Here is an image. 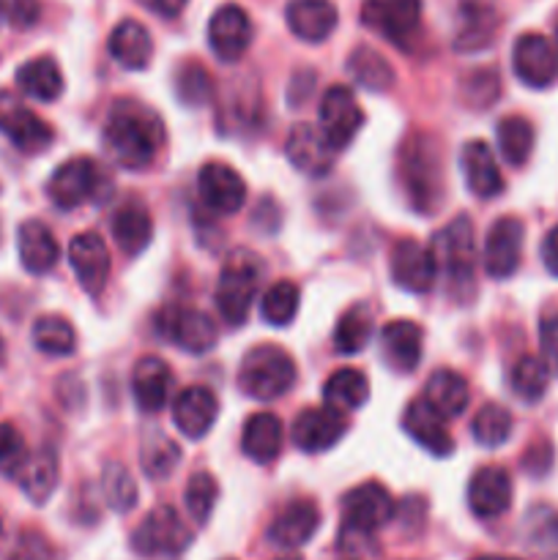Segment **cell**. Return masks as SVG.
<instances>
[{
    "mask_svg": "<svg viewBox=\"0 0 558 560\" xmlns=\"http://www.w3.org/2000/svg\"><path fill=\"white\" fill-rule=\"evenodd\" d=\"M512 413H509L503 405L487 402L481 405L479 413L474 416V424H470V432H474V441L485 448H498L509 441L512 435Z\"/></svg>",
    "mask_w": 558,
    "mask_h": 560,
    "instance_id": "obj_43",
    "label": "cell"
},
{
    "mask_svg": "<svg viewBox=\"0 0 558 560\" xmlns=\"http://www.w3.org/2000/svg\"><path fill=\"white\" fill-rule=\"evenodd\" d=\"M0 135L22 153H42L55 142L53 126L9 91H0Z\"/></svg>",
    "mask_w": 558,
    "mask_h": 560,
    "instance_id": "obj_9",
    "label": "cell"
},
{
    "mask_svg": "<svg viewBox=\"0 0 558 560\" xmlns=\"http://www.w3.org/2000/svg\"><path fill=\"white\" fill-rule=\"evenodd\" d=\"M348 71L364 91L383 93L394 85L392 63L372 47H356L348 58Z\"/></svg>",
    "mask_w": 558,
    "mask_h": 560,
    "instance_id": "obj_39",
    "label": "cell"
},
{
    "mask_svg": "<svg viewBox=\"0 0 558 560\" xmlns=\"http://www.w3.org/2000/svg\"><path fill=\"white\" fill-rule=\"evenodd\" d=\"M217 498H219V485L211 474H206V470H197V474L186 481L184 501H186V509H189L191 520H195L197 525L208 523L213 506H217Z\"/></svg>",
    "mask_w": 558,
    "mask_h": 560,
    "instance_id": "obj_48",
    "label": "cell"
},
{
    "mask_svg": "<svg viewBox=\"0 0 558 560\" xmlns=\"http://www.w3.org/2000/svg\"><path fill=\"white\" fill-rule=\"evenodd\" d=\"M323 397H326L328 408L337 410H356L370 399V383L353 366H342V370L332 372L323 386Z\"/></svg>",
    "mask_w": 558,
    "mask_h": 560,
    "instance_id": "obj_38",
    "label": "cell"
},
{
    "mask_svg": "<svg viewBox=\"0 0 558 560\" xmlns=\"http://www.w3.org/2000/svg\"><path fill=\"white\" fill-rule=\"evenodd\" d=\"M403 430L419 443L425 452L435 457H449L454 452V441L446 430V419L427 402L425 397L414 399L403 413Z\"/></svg>",
    "mask_w": 558,
    "mask_h": 560,
    "instance_id": "obj_21",
    "label": "cell"
},
{
    "mask_svg": "<svg viewBox=\"0 0 558 560\" xmlns=\"http://www.w3.org/2000/svg\"><path fill=\"white\" fill-rule=\"evenodd\" d=\"M33 345L47 355H71L77 334L71 323L60 315H44L33 323Z\"/></svg>",
    "mask_w": 558,
    "mask_h": 560,
    "instance_id": "obj_44",
    "label": "cell"
},
{
    "mask_svg": "<svg viewBox=\"0 0 558 560\" xmlns=\"http://www.w3.org/2000/svg\"><path fill=\"white\" fill-rule=\"evenodd\" d=\"M421 345H425V334H421L419 323L392 320L383 326L381 350L392 370L414 372L421 361Z\"/></svg>",
    "mask_w": 558,
    "mask_h": 560,
    "instance_id": "obj_29",
    "label": "cell"
},
{
    "mask_svg": "<svg viewBox=\"0 0 558 560\" xmlns=\"http://www.w3.org/2000/svg\"><path fill=\"white\" fill-rule=\"evenodd\" d=\"M60 479V465H58V454H55L53 446H42L27 465L22 468L20 474V487L27 498H31L36 506L49 501V495L55 492Z\"/></svg>",
    "mask_w": 558,
    "mask_h": 560,
    "instance_id": "obj_35",
    "label": "cell"
},
{
    "mask_svg": "<svg viewBox=\"0 0 558 560\" xmlns=\"http://www.w3.org/2000/svg\"><path fill=\"white\" fill-rule=\"evenodd\" d=\"M284 16H288V27L293 31V36L310 44L326 42L339 20L337 5L332 0H290Z\"/></svg>",
    "mask_w": 558,
    "mask_h": 560,
    "instance_id": "obj_28",
    "label": "cell"
},
{
    "mask_svg": "<svg viewBox=\"0 0 558 560\" xmlns=\"http://www.w3.org/2000/svg\"><path fill=\"white\" fill-rule=\"evenodd\" d=\"M427 402L443 416V419H457L465 413L470 405V388L463 375L452 370H438L435 375L427 381Z\"/></svg>",
    "mask_w": 558,
    "mask_h": 560,
    "instance_id": "obj_36",
    "label": "cell"
},
{
    "mask_svg": "<svg viewBox=\"0 0 558 560\" xmlns=\"http://www.w3.org/2000/svg\"><path fill=\"white\" fill-rule=\"evenodd\" d=\"M361 124H364V113H361L350 88L332 85L323 93L321 109H317V131L326 137L334 151L348 148L353 137L359 135Z\"/></svg>",
    "mask_w": 558,
    "mask_h": 560,
    "instance_id": "obj_10",
    "label": "cell"
},
{
    "mask_svg": "<svg viewBox=\"0 0 558 560\" xmlns=\"http://www.w3.org/2000/svg\"><path fill=\"white\" fill-rule=\"evenodd\" d=\"M525 228L520 219L501 217L492 222L485 238V271L492 279H509L520 266Z\"/></svg>",
    "mask_w": 558,
    "mask_h": 560,
    "instance_id": "obj_16",
    "label": "cell"
},
{
    "mask_svg": "<svg viewBox=\"0 0 558 560\" xmlns=\"http://www.w3.org/2000/svg\"><path fill=\"white\" fill-rule=\"evenodd\" d=\"M430 255L435 260V273H443L449 295L457 301H468L474 295L476 273V241L468 219L457 217L446 228L438 230Z\"/></svg>",
    "mask_w": 558,
    "mask_h": 560,
    "instance_id": "obj_3",
    "label": "cell"
},
{
    "mask_svg": "<svg viewBox=\"0 0 558 560\" xmlns=\"http://www.w3.org/2000/svg\"><path fill=\"white\" fill-rule=\"evenodd\" d=\"M153 328L159 337L173 342L184 353H208L217 342V326L211 317L189 306H164L153 317Z\"/></svg>",
    "mask_w": 558,
    "mask_h": 560,
    "instance_id": "obj_7",
    "label": "cell"
},
{
    "mask_svg": "<svg viewBox=\"0 0 558 560\" xmlns=\"http://www.w3.org/2000/svg\"><path fill=\"white\" fill-rule=\"evenodd\" d=\"M27 459H31V454H27V443L20 435V430L11 424H0V476L20 479Z\"/></svg>",
    "mask_w": 558,
    "mask_h": 560,
    "instance_id": "obj_50",
    "label": "cell"
},
{
    "mask_svg": "<svg viewBox=\"0 0 558 560\" xmlns=\"http://www.w3.org/2000/svg\"><path fill=\"white\" fill-rule=\"evenodd\" d=\"M140 463H142V470H146L151 479H156V481L167 479V476L173 474L181 463L178 443L170 441L164 432H151V435L142 441Z\"/></svg>",
    "mask_w": 558,
    "mask_h": 560,
    "instance_id": "obj_45",
    "label": "cell"
},
{
    "mask_svg": "<svg viewBox=\"0 0 558 560\" xmlns=\"http://www.w3.org/2000/svg\"><path fill=\"white\" fill-rule=\"evenodd\" d=\"M16 249H20L22 268L27 273L42 277V273L53 271L58 266V241H55L53 230L44 222H38V219H27V222L20 224V230H16Z\"/></svg>",
    "mask_w": 558,
    "mask_h": 560,
    "instance_id": "obj_27",
    "label": "cell"
},
{
    "mask_svg": "<svg viewBox=\"0 0 558 560\" xmlns=\"http://www.w3.org/2000/svg\"><path fill=\"white\" fill-rule=\"evenodd\" d=\"M556 42H558V22H556Z\"/></svg>",
    "mask_w": 558,
    "mask_h": 560,
    "instance_id": "obj_62",
    "label": "cell"
},
{
    "mask_svg": "<svg viewBox=\"0 0 558 560\" xmlns=\"http://www.w3.org/2000/svg\"><path fill=\"white\" fill-rule=\"evenodd\" d=\"M474 560H520V558H509V556H479Z\"/></svg>",
    "mask_w": 558,
    "mask_h": 560,
    "instance_id": "obj_58",
    "label": "cell"
},
{
    "mask_svg": "<svg viewBox=\"0 0 558 560\" xmlns=\"http://www.w3.org/2000/svg\"><path fill=\"white\" fill-rule=\"evenodd\" d=\"M0 359H3V339H0Z\"/></svg>",
    "mask_w": 558,
    "mask_h": 560,
    "instance_id": "obj_59",
    "label": "cell"
},
{
    "mask_svg": "<svg viewBox=\"0 0 558 560\" xmlns=\"http://www.w3.org/2000/svg\"><path fill=\"white\" fill-rule=\"evenodd\" d=\"M345 528L356 534H375L394 517V498L381 481H364L342 498Z\"/></svg>",
    "mask_w": 558,
    "mask_h": 560,
    "instance_id": "obj_12",
    "label": "cell"
},
{
    "mask_svg": "<svg viewBox=\"0 0 558 560\" xmlns=\"http://www.w3.org/2000/svg\"><path fill=\"white\" fill-rule=\"evenodd\" d=\"M279 560H299V558H293V556H290V558H279Z\"/></svg>",
    "mask_w": 558,
    "mask_h": 560,
    "instance_id": "obj_61",
    "label": "cell"
},
{
    "mask_svg": "<svg viewBox=\"0 0 558 560\" xmlns=\"http://www.w3.org/2000/svg\"><path fill=\"white\" fill-rule=\"evenodd\" d=\"M38 0H0V16L14 27H31L38 22Z\"/></svg>",
    "mask_w": 558,
    "mask_h": 560,
    "instance_id": "obj_53",
    "label": "cell"
},
{
    "mask_svg": "<svg viewBox=\"0 0 558 560\" xmlns=\"http://www.w3.org/2000/svg\"><path fill=\"white\" fill-rule=\"evenodd\" d=\"M496 31L498 16L492 11V3H470V0H463L460 25L457 33H454V49H460V52L485 49L496 38Z\"/></svg>",
    "mask_w": 558,
    "mask_h": 560,
    "instance_id": "obj_31",
    "label": "cell"
},
{
    "mask_svg": "<svg viewBox=\"0 0 558 560\" xmlns=\"http://www.w3.org/2000/svg\"><path fill=\"white\" fill-rule=\"evenodd\" d=\"M175 93L186 107H202L213 96V80L197 60H184L175 69Z\"/></svg>",
    "mask_w": 558,
    "mask_h": 560,
    "instance_id": "obj_46",
    "label": "cell"
},
{
    "mask_svg": "<svg viewBox=\"0 0 558 560\" xmlns=\"http://www.w3.org/2000/svg\"><path fill=\"white\" fill-rule=\"evenodd\" d=\"M284 153H288L290 164H293L299 173L312 175V178H321L332 170L334 159H337V151L326 142V137L310 124L293 126L288 137V145H284Z\"/></svg>",
    "mask_w": 558,
    "mask_h": 560,
    "instance_id": "obj_23",
    "label": "cell"
},
{
    "mask_svg": "<svg viewBox=\"0 0 558 560\" xmlns=\"http://www.w3.org/2000/svg\"><path fill=\"white\" fill-rule=\"evenodd\" d=\"M392 279L408 293H427L435 282V260L416 238H403L392 249Z\"/></svg>",
    "mask_w": 558,
    "mask_h": 560,
    "instance_id": "obj_20",
    "label": "cell"
},
{
    "mask_svg": "<svg viewBox=\"0 0 558 560\" xmlns=\"http://www.w3.org/2000/svg\"><path fill=\"white\" fill-rule=\"evenodd\" d=\"M71 271L88 295H102L109 279V252L98 233H80L69 244Z\"/></svg>",
    "mask_w": 558,
    "mask_h": 560,
    "instance_id": "obj_18",
    "label": "cell"
},
{
    "mask_svg": "<svg viewBox=\"0 0 558 560\" xmlns=\"http://www.w3.org/2000/svg\"><path fill=\"white\" fill-rule=\"evenodd\" d=\"M539 345L542 361L553 375H558V312H547L539 323Z\"/></svg>",
    "mask_w": 558,
    "mask_h": 560,
    "instance_id": "obj_54",
    "label": "cell"
},
{
    "mask_svg": "<svg viewBox=\"0 0 558 560\" xmlns=\"http://www.w3.org/2000/svg\"><path fill=\"white\" fill-rule=\"evenodd\" d=\"M102 490H104V501H107V506L115 509V512H131V509H135L137 485L124 465L118 463L104 465Z\"/></svg>",
    "mask_w": 558,
    "mask_h": 560,
    "instance_id": "obj_49",
    "label": "cell"
},
{
    "mask_svg": "<svg viewBox=\"0 0 558 560\" xmlns=\"http://www.w3.org/2000/svg\"><path fill=\"white\" fill-rule=\"evenodd\" d=\"M284 430L279 416L274 413H255L244 424V435H241V448L246 457L257 465H268L279 457L282 452Z\"/></svg>",
    "mask_w": 558,
    "mask_h": 560,
    "instance_id": "obj_30",
    "label": "cell"
},
{
    "mask_svg": "<svg viewBox=\"0 0 558 560\" xmlns=\"http://www.w3.org/2000/svg\"><path fill=\"white\" fill-rule=\"evenodd\" d=\"M217 397L206 386H189L175 394L173 421L189 441H200L217 421Z\"/></svg>",
    "mask_w": 558,
    "mask_h": 560,
    "instance_id": "obj_25",
    "label": "cell"
},
{
    "mask_svg": "<svg viewBox=\"0 0 558 560\" xmlns=\"http://www.w3.org/2000/svg\"><path fill=\"white\" fill-rule=\"evenodd\" d=\"M397 180L408 206L419 213H432L443 200V162L435 137L414 131L397 151Z\"/></svg>",
    "mask_w": 558,
    "mask_h": 560,
    "instance_id": "obj_2",
    "label": "cell"
},
{
    "mask_svg": "<svg viewBox=\"0 0 558 560\" xmlns=\"http://www.w3.org/2000/svg\"><path fill=\"white\" fill-rule=\"evenodd\" d=\"M14 80L16 88L36 102H55L63 93V74L49 55L22 63Z\"/></svg>",
    "mask_w": 558,
    "mask_h": 560,
    "instance_id": "obj_34",
    "label": "cell"
},
{
    "mask_svg": "<svg viewBox=\"0 0 558 560\" xmlns=\"http://www.w3.org/2000/svg\"><path fill=\"white\" fill-rule=\"evenodd\" d=\"M104 148L118 167H151L164 148L162 118L137 98H118L104 120Z\"/></svg>",
    "mask_w": 558,
    "mask_h": 560,
    "instance_id": "obj_1",
    "label": "cell"
},
{
    "mask_svg": "<svg viewBox=\"0 0 558 560\" xmlns=\"http://www.w3.org/2000/svg\"><path fill=\"white\" fill-rule=\"evenodd\" d=\"M191 545L189 525L173 506H156L131 534V550L137 556H181Z\"/></svg>",
    "mask_w": 558,
    "mask_h": 560,
    "instance_id": "obj_6",
    "label": "cell"
},
{
    "mask_svg": "<svg viewBox=\"0 0 558 560\" xmlns=\"http://www.w3.org/2000/svg\"><path fill=\"white\" fill-rule=\"evenodd\" d=\"M550 383V370L539 355H520L509 370V386L523 402H539Z\"/></svg>",
    "mask_w": 558,
    "mask_h": 560,
    "instance_id": "obj_41",
    "label": "cell"
},
{
    "mask_svg": "<svg viewBox=\"0 0 558 560\" xmlns=\"http://www.w3.org/2000/svg\"><path fill=\"white\" fill-rule=\"evenodd\" d=\"M542 262L553 277H558V224L542 241Z\"/></svg>",
    "mask_w": 558,
    "mask_h": 560,
    "instance_id": "obj_56",
    "label": "cell"
},
{
    "mask_svg": "<svg viewBox=\"0 0 558 560\" xmlns=\"http://www.w3.org/2000/svg\"><path fill=\"white\" fill-rule=\"evenodd\" d=\"M170 388H173V372H170L167 361L159 355H146L135 364L131 372V394H135L137 408L146 413H156L167 405Z\"/></svg>",
    "mask_w": 558,
    "mask_h": 560,
    "instance_id": "obj_26",
    "label": "cell"
},
{
    "mask_svg": "<svg viewBox=\"0 0 558 560\" xmlns=\"http://www.w3.org/2000/svg\"><path fill=\"white\" fill-rule=\"evenodd\" d=\"M140 3L159 16H178L184 11L186 0H140Z\"/></svg>",
    "mask_w": 558,
    "mask_h": 560,
    "instance_id": "obj_57",
    "label": "cell"
},
{
    "mask_svg": "<svg viewBox=\"0 0 558 560\" xmlns=\"http://www.w3.org/2000/svg\"><path fill=\"white\" fill-rule=\"evenodd\" d=\"M361 22L399 49H408L421 25V0H364Z\"/></svg>",
    "mask_w": 558,
    "mask_h": 560,
    "instance_id": "obj_8",
    "label": "cell"
},
{
    "mask_svg": "<svg viewBox=\"0 0 558 560\" xmlns=\"http://www.w3.org/2000/svg\"><path fill=\"white\" fill-rule=\"evenodd\" d=\"M109 55H113L124 69H146V66L151 63L153 55L151 33H148L146 25H140L137 20H124L120 25H115L113 33H109Z\"/></svg>",
    "mask_w": 558,
    "mask_h": 560,
    "instance_id": "obj_33",
    "label": "cell"
},
{
    "mask_svg": "<svg viewBox=\"0 0 558 560\" xmlns=\"http://www.w3.org/2000/svg\"><path fill=\"white\" fill-rule=\"evenodd\" d=\"M463 93L468 98V104H476L479 109H485L487 104L496 102V96L501 93V80H498L496 71L479 69L470 71L463 80Z\"/></svg>",
    "mask_w": 558,
    "mask_h": 560,
    "instance_id": "obj_51",
    "label": "cell"
},
{
    "mask_svg": "<svg viewBox=\"0 0 558 560\" xmlns=\"http://www.w3.org/2000/svg\"><path fill=\"white\" fill-rule=\"evenodd\" d=\"M498 151L507 159L512 167H523L528 162L531 151H534V126L523 115H507L498 120Z\"/></svg>",
    "mask_w": 558,
    "mask_h": 560,
    "instance_id": "obj_40",
    "label": "cell"
},
{
    "mask_svg": "<svg viewBox=\"0 0 558 560\" xmlns=\"http://www.w3.org/2000/svg\"><path fill=\"white\" fill-rule=\"evenodd\" d=\"M299 312V288L293 282H277L263 293L260 315L271 326H288Z\"/></svg>",
    "mask_w": 558,
    "mask_h": 560,
    "instance_id": "obj_47",
    "label": "cell"
},
{
    "mask_svg": "<svg viewBox=\"0 0 558 560\" xmlns=\"http://www.w3.org/2000/svg\"><path fill=\"white\" fill-rule=\"evenodd\" d=\"M0 536H3V517H0Z\"/></svg>",
    "mask_w": 558,
    "mask_h": 560,
    "instance_id": "obj_60",
    "label": "cell"
},
{
    "mask_svg": "<svg viewBox=\"0 0 558 560\" xmlns=\"http://www.w3.org/2000/svg\"><path fill=\"white\" fill-rule=\"evenodd\" d=\"M534 463H539L536 465V474H545L547 468H550V463H553V452H550V443L547 441H539V443H534V446L528 448V452H525V459H523V468L528 470L531 474V468H534Z\"/></svg>",
    "mask_w": 558,
    "mask_h": 560,
    "instance_id": "obj_55",
    "label": "cell"
},
{
    "mask_svg": "<svg viewBox=\"0 0 558 560\" xmlns=\"http://www.w3.org/2000/svg\"><path fill=\"white\" fill-rule=\"evenodd\" d=\"M197 189H200L202 202L217 213L241 211L246 200L244 178L224 162L202 164L200 175H197Z\"/></svg>",
    "mask_w": 558,
    "mask_h": 560,
    "instance_id": "obj_19",
    "label": "cell"
},
{
    "mask_svg": "<svg viewBox=\"0 0 558 560\" xmlns=\"http://www.w3.org/2000/svg\"><path fill=\"white\" fill-rule=\"evenodd\" d=\"M113 235L126 255H140L153 238V219L140 200H126L113 217Z\"/></svg>",
    "mask_w": 558,
    "mask_h": 560,
    "instance_id": "obj_32",
    "label": "cell"
},
{
    "mask_svg": "<svg viewBox=\"0 0 558 560\" xmlns=\"http://www.w3.org/2000/svg\"><path fill=\"white\" fill-rule=\"evenodd\" d=\"M512 69L528 88H547L558 77V49L542 33H523L514 42Z\"/></svg>",
    "mask_w": 558,
    "mask_h": 560,
    "instance_id": "obj_13",
    "label": "cell"
},
{
    "mask_svg": "<svg viewBox=\"0 0 558 560\" xmlns=\"http://www.w3.org/2000/svg\"><path fill=\"white\" fill-rule=\"evenodd\" d=\"M208 44L222 63H235L244 58L252 44L249 14L235 3L217 9V14L208 22Z\"/></svg>",
    "mask_w": 558,
    "mask_h": 560,
    "instance_id": "obj_14",
    "label": "cell"
},
{
    "mask_svg": "<svg viewBox=\"0 0 558 560\" xmlns=\"http://www.w3.org/2000/svg\"><path fill=\"white\" fill-rule=\"evenodd\" d=\"M9 560H63L53 541L38 530H22Z\"/></svg>",
    "mask_w": 558,
    "mask_h": 560,
    "instance_id": "obj_52",
    "label": "cell"
},
{
    "mask_svg": "<svg viewBox=\"0 0 558 560\" xmlns=\"http://www.w3.org/2000/svg\"><path fill=\"white\" fill-rule=\"evenodd\" d=\"M257 279H260V262L252 252L239 249L228 257L217 284V306L230 326H241L249 317L255 304Z\"/></svg>",
    "mask_w": 558,
    "mask_h": 560,
    "instance_id": "obj_5",
    "label": "cell"
},
{
    "mask_svg": "<svg viewBox=\"0 0 558 560\" xmlns=\"http://www.w3.org/2000/svg\"><path fill=\"white\" fill-rule=\"evenodd\" d=\"M98 184H102L98 164L91 156H74L49 175L47 195L53 200V206L71 211V208H80L82 202L93 200V195L98 191Z\"/></svg>",
    "mask_w": 558,
    "mask_h": 560,
    "instance_id": "obj_11",
    "label": "cell"
},
{
    "mask_svg": "<svg viewBox=\"0 0 558 560\" xmlns=\"http://www.w3.org/2000/svg\"><path fill=\"white\" fill-rule=\"evenodd\" d=\"M468 506L479 520H496L512 506V476L501 465H485L468 481Z\"/></svg>",
    "mask_w": 558,
    "mask_h": 560,
    "instance_id": "obj_17",
    "label": "cell"
},
{
    "mask_svg": "<svg viewBox=\"0 0 558 560\" xmlns=\"http://www.w3.org/2000/svg\"><path fill=\"white\" fill-rule=\"evenodd\" d=\"M317 525H321V512L315 503L293 501L268 525V541L284 550H299L317 534Z\"/></svg>",
    "mask_w": 558,
    "mask_h": 560,
    "instance_id": "obj_24",
    "label": "cell"
},
{
    "mask_svg": "<svg viewBox=\"0 0 558 560\" xmlns=\"http://www.w3.org/2000/svg\"><path fill=\"white\" fill-rule=\"evenodd\" d=\"M523 539L531 552L545 560H558V512L553 506L531 509L523 523Z\"/></svg>",
    "mask_w": 558,
    "mask_h": 560,
    "instance_id": "obj_37",
    "label": "cell"
},
{
    "mask_svg": "<svg viewBox=\"0 0 558 560\" xmlns=\"http://www.w3.org/2000/svg\"><path fill=\"white\" fill-rule=\"evenodd\" d=\"M295 383V361L279 345H255L246 350L239 370V388L252 399L271 402L284 397Z\"/></svg>",
    "mask_w": 558,
    "mask_h": 560,
    "instance_id": "obj_4",
    "label": "cell"
},
{
    "mask_svg": "<svg viewBox=\"0 0 558 560\" xmlns=\"http://www.w3.org/2000/svg\"><path fill=\"white\" fill-rule=\"evenodd\" d=\"M372 337V315L364 304H353L334 328V348L345 355L361 353Z\"/></svg>",
    "mask_w": 558,
    "mask_h": 560,
    "instance_id": "obj_42",
    "label": "cell"
},
{
    "mask_svg": "<svg viewBox=\"0 0 558 560\" xmlns=\"http://www.w3.org/2000/svg\"><path fill=\"white\" fill-rule=\"evenodd\" d=\"M460 170H463V180L474 197L490 200L503 191V175L498 170L496 153L485 140L465 142L460 151Z\"/></svg>",
    "mask_w": 558,
    "mask_h": 560,
    "instance_id": "obj_22",
    "label": "cell"
},
{
    "mask_svg": "<svg viewBox=\"0 0 558 560\" xmlns=\"http://www.w3.org/2000/svg\"><path fill=\"white\" fill-rule=\"evenodd\" d=\"M348 430V419L337 408H306L293 421V443L306 454L328 452L334 443L342 441Z\"/></svg>",
    "mask_w": 558,
    "mask_h": 560,
    "instance_id": "obj_15",
    "label": "cell"
}]
</instances>
